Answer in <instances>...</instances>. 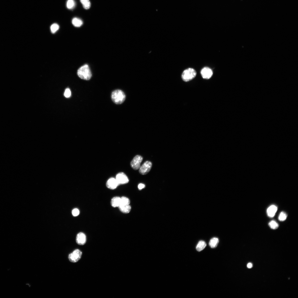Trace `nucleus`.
<instances>
[{
	"instance_id": "8",
	"label": "nucleus",
	"mask_w": 298,
	"mask_h": 298,
	"mask_svg": "<svg viewBox=\"0 0 298 298\" xmlns=\"http://www.w3.org/2000/svg\"><path fill=\"white\" fill-rule=\"evenodd\" d=\"M201 74L204 78L208 79L211 77L213 74V72L210 68L205 67L201 70Z\"/></svg>"
},
{
	"instance_id": "16",
	"label": "nucleus",
	"mask_w": 298,
	"mask_h": 298,
	"mask_svg": "<svg viewBox=\"0 0 298 298\" xmlns=\"http://www.w3.org/2000/svg\"><path fill=\"white\" fill-rule=\"evenodd\" d=\"M72 23L74 26L77 27H80L83 24V22L81 19L76 18L73 19Z\"/></svg>"
},
{
	"instance_id": "21",
	"label": "nucleus",
	"mask_w": 298,
	"mask_h": 298,
	"mask_svg": "<svg viewBox=\"0 0 298 298\" xmlns=\"http://www.w3.org/2000/svg\"><path fill=\"white\" fill-rule=\"evenodd\" d=\"M269 225L271 229H276L279 227V224L275 221H272L269 222Z\"/></svg>"
},
{
	"instance_id": "10",
	"label": "nucleus",
	"mask_w": 298,
	"mask_h": 298,
	"mask_svg": "<svg viewBox=\"0 0 298 298\" xmlns=\"http://www.w3.org/2000/svg\"><path fill=\"white\" fill-rule=\"evenodd\" d=\"M86 236L82 232H80L77 236L76 241L77 244L80 245H84L86 243Z\"/></svg>"
},
{
	"instance_id": "14",
	"label": "nucleus",
	"mask_w": 298,
	"mask_h": 298,
	"mask_svg": "<svg viewBox=\"0 0 298 298\" xmlns=\"http://www.w3.org/2000/svg\"><path fill=\"white\" fill-rule=\"evenodd\" d=\"M206 243L205 241H200L198 242L196 246V249L198 252L201 251L206 247Z\"/></svg>"
},
{
	"instance_id": "3",
	"label": "nucleus",
	"mask_w": 298,
	"mask_h": 298,
	"mask_svg": "<svg viewBox=\"0 0 298 298\" xmlns=\"http://www.w3.org/2000/svg\"><path fill=\"white\" fill-rule=\"evenodd\" d=\"M197 75V73L193 68H189L185 70L182 74V78L184 81H189L193 80Z\"/></svg>"
},
{
	"instance_id": "1",
	"label": "nucleus",
	"mask_w": 298,
	"mask_h": 298,
	"mask_svg": "<svg viewBox=\"0 0 298 298\" xmlns=\"http://www.w3.org/2000/svg\"><path fill=\"white\" fill-rule=\"evenodd\" d=\"M78 76L83 80H88L90 79L92 76L89 67L87 64L81 67L77 71Z\"/></svg>"
},
{
	"instance_id": "9",
	"label": "nucleus",
	"mask_w": 298,
	"mask_h": 298,
	"mask_svg": "<svg viewBox=\"0 0 298 298\" xmlns=\"http://www.w3.org/2000/svg\"><path fill=\"white\" fill-rule=\"evenodd\" d=\"M119 184L116 179L113 177L110 178L107 181L106 186L109 189L113 190L116 189Z\"/></svg>"
},
{
	"instance_id": "11",
	"label": "nucleus",
	"mask_w": 298,
	"mask_h": 298,
	"mask_svg": "<svg viewBox=\"0 0 298 298\" xmlns=\"http://www.w3.org/2000/svg\"><path fill=\"white\" fill-rule=\"evenodd\" d=\"M277 210V207L275 205H272L269 207L267 210V213L268 216L272 218L275 216Z\"/></svg>"
},
{
	"instance_id": "13",
	"label": "nucleus",
	"mask_w": 298,
	"mask_h": 298,
	"mask_svg": "<svg viewBox=\"0 0 298 298\" xmlns=\"http://www.w3.org/2000/svg\"><path fill=\"white\" fill-rule=\"evenodd\" d=\"M120 210L124 213H128L131 210V208L129 205L121 206L120 205L118 207Z\"/></svg>"
},
{
	"instance_id": "7",
	"label": "nucleus",
	"mask_w": 298,
	"mask_h": 298,
	"mask_svg": "<svg viewBox=\"0 0 298 298\" xmlns=\"http://www.w3.org/2000/svg\"><path fill=\"white\" fill-rule=\"evenodd\" d=\"M115 179L119 185L127 183L129 181L127 176L123 173H120L116 175Z\"/></svg>"
},
{
	"instance_id": "26",
	"label": "nucleus",
	"mask_w": 298,
	"mask_h": 298,
	"mask_svg": "<svg viewBox=\"0 0 298 298\" xmlns=\"http://www.w3.org/2000/svg\"><path fill=\"white\" fill-rule=\"evenodd\" d=\"M253 265L251 263H249L247 265V267L248 268H252Z\"/></svg>"
},
{
	"instance_id": "22",
	"label": "nucleus",
	"mask_w": 298,
	"mask_h": 298,
	"mask_svg": "<svg viewBox=\"0 0 298 298\" xmlns=\"http://www.w3.org/2000/svg\"><path fill=\"white\" fill-rule=\"evenodd\" d=\"M287 215L286 214L283 212H282L280 214L279 217V220L281 221H285L286 219Z\"/></svg>"
},
{
	"instance_id": "6",
	"label": "nucleus",
	"mask_w": 298,
	"mask_h": 298,
	"mask_svg": "<svg viewBox=\"0 0 298 298\" xmlns=\"http://www.w3.org/2000/svg\"><path fill=\"white\" fill-rule=\"evenodd\" d=\"M142 160L143 158L141 156L137 155L135 156L131 162V166L132 169L135 170L139 169Z\"/></svg>"
},
{
	"instance_id": "17",
	"label": "nucleus",
	"mask_w": 298,
	"mask_h": 298,
	"mask_svg": "<svg viewBox=\"0 0 298 298\" xmlns=\"http://www.w3.org/2000/svg\"><path fill=\"white\" fill-rule=\"evenodd\" d=\"M84 8L85 9H89L91 7V3L89 0H80Z\"/></svg>"
},
{
	"instance_id": "19",
	"label": "nucleus",
	"mask_w": 298,
	"mask_h": 298,
	"mask_svg": "<svg viewBox=\"0 0 298 298\" xmlns=\"http://www.w3.org/2000/svg\"><path fill=\"white\" fill-rule=\"evenodd\" d=\"M75 2L74 0H68L67 3V6L68 9H73L75 7Z\"/></svg>"
},
{
	"instance_id": "18",
	"label": "nucleus",
	"mask_w": 298,
	"mask_h": 298,
	"mask_svg": "<svg viewBox=\"0 0 298 298\" xmlns=\"http://www.w3.org/2000/svg\"><path fill=\"white\" fill-rule=\"evenodd\" d=\"M130 201L129 199L125 197H123L121 198V203L120 205L124 206L129 205Z\"/></svg>"
},
{
	"instance_id": "20",
	"label": "nucleus",
	"mask_w": 298,
	"mask_h": 298,
	"mask_svg": "<svg viewBox=\"0 0 298 298\" xmlns=\"http://www.w3.org/2000/svg\"><path fill=\"white\" fill-rule=\"evenodd\" d=\"M59 26L57 24L54 23L51 26L50 29L51 32L53 33H54L59 30Z\"/></svg>"
},
{
	"instance_id": "12",
	"label": "nucleus",
	"mask_w": 298,
	"mask_h": 298,
	"mask_svg": "<svg viewBox=\"0 0 298 298\" xmlns=\"http://www.w3.org/2000/svg\"><path fill=\"white\" fill-rule=\"evenodd\" d=\"M121 198L116 197L113 198L111 200V204L112 206L114 207H118L120 205Z\"/></svg>"
},
{
	"instance_id": "24",
	"label": "nucleus",
	"mask_w": 298,
	"mask_h": 298,
	"mask_svg": "<svg viewBox=\"0 0 298 298\" xmlns=\"http://www.w3.org/2000/svg\"><path fill=\"white\" fill-rule=\"evenodd\" d=\"M72 213L74 216L76 217L79 214L80 211L78 209L75 208L73 210Z\"/></svg>"
},
{
	"instance_id": "25",
	"label": "nucleus",
	"mask_w": 298,
	"mask_h": 298,
	"mask_svg": "<svg viewBox=\"0 0 298 298\" xmlns=\"http://www.w3.org/2000/svg\"><path fill=\"white\" fill-rule=\"evenodd\" d=\"M145 187V184L141 183L139 184L138 186V188L139 189L141 190Z\"/></svg>"
},
{
	"instance_id": "5",
	"label": "nucleus",
	"mask_w": 298,
	"mask_h": 298,
	"mask_svg": "<svg viewBox=\"0 0 298 298\" xmlns=\"http://www.w3.org/2000/svg\"><path fill=\"white\" fill-rule=\"evenodd\" d=\"M152 166V163L149 161H147L140 166L139 170V173L142 175L147 174L151 169Z\"/></svg>"
},
{
	"instance_id": "4",
	"label": "nucleus",
	"mask_w": 298,
	"mask_h": 298,
	"mask_svg": "<svg viewBox=\"0 0 298 298\" xmlns=\"http://www.w3.org/2000/svg\"><path fill=\"white\" fill-rule=\"evenodd\" d=\"M82 255L81 252L79 249H76L69 255L68 259L71 262L76 263L81 259Z\"/></svg>"
},
{
	"instance_id": "2",
	"label": "nucleus",
	"mask_w": 298,
	"mask_h": 298,
	"mask_svg": "<svg viewBox=\"0 0 298 298\" xmlns=\"http://www.w3.org/2000/svg\"><path fill=\"white\" fill-rule=\"evenodd\" d=\"M112 101L116 104H121L125 100L126 95L124 92L122 90H117L112 92L111 94Z\"/></svg>"
},
{
	"instance_id": "23",
	"label": "nucleus",
	"mask_w": 298,
	"mask_h": 298,
	"mask_svg": "<svg viewBox=\"0 0 298 298\" xmlns=\"http://www.w3.org/2000/svg\"><path fill=\"white\" fill-rule=\"evenodd\" d=\"M71 92L70 89H66L64 92V96L66 98H69L71 96Z\"/></svg>"
},
{
	"instance_id": "15",
	"label": "nucleus",
	"mask_w": 298,
	"mask_h": 298,
	"mask_svg": "<svg viewBox=\"0 0 298 298\" xmlns=\"http://www.w3.org/2000/svg\"><path fill=\"white\" fill-rule=\"evenodd\" d=\"M219 242V239L216 237L211 239L209 243V245L212 248H214L217 247Z\"/></svg>"
}]
</instances>
